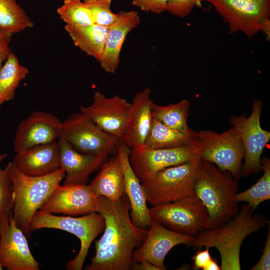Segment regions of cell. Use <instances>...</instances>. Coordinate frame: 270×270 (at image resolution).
I'll return each instance as SVG.
<instances>
[{
	"label": "cell",
	"mask_w": 270,
	"mask_h": 270,
	"mask_svg": "<svg viewBox=\"0 0 270 270\" xmlns=\"http://www.w3.org/2000/svg\"><path fill=\"white\" fill-rule=\"evenodd\" d=\"M57 12L65 26L84 27L94 24L91 12L84 0H64Z\"/></svg>",
	"instance_id": "f546056e"
},
{
	"label": "cell",
	"mask_w": 270,
	"mask_h": 270,
	"mask_svg": "<svg viewBox=\"0 0 270 270\" xmlns=\"http://www.w3.org/2000/svg\"><path fill=\"white\" fill-rule=\"evenodd\" d=\"M98 196L116 202L124 194V177L118 154L107 159L96 176L88 185Z\"/></svg>",
	"instance_id": "603a6c76"
},
{
	"label": "cell",
	"mask_w": 270,
	"mask_h": 270,
	"mask_svg": "<svg viewBox=\"0 0 270 270\" xmlns=\"http://www.w3.org/2000/svg\"><path fill=\"white\" fill-rule=\"evenodd\" d=\"M12 162L0 170V218L10 216L14 205V194L10 178Z\"/></svg>",
	"instance_id": "4dcf8cb0"
},
{
	"label": "cell",
	"mask_w": 270,
	"mask_h": 270,
	"mask_svg": "<svg viewBox=\"0 0 270 270\" xmlns=\"http://www.w3.org/2000/svg\"><path fill=\"white\" fill-rule=\"evenodd\" d=\"M131 102L118 95L107 97L98 90L93 94L92 102L81 106L80 112L100 128L120 142L125 130Z\"/></svg>",
	"instance_id": "4fadbf2b"
},
{
	"label": "cell",
	"mask_w": 270,
	"mask_h": 270,
	"mask_svg": "<svg viewBox=\"0 0 270 270\" xmlns=\"http://www.w3.org/2000/svg\"><path fill=\"white\" fill-rule=\"evenodd\" d=\"M200 160L198 158L164 168L142 183L148 203L155 206L194 196L195 178Z\"/></svg>",
	"instance_id": "8992f818"
},
{
	"label": "cell",
	"mask_w": 270,
	"mask_h": 270,
	"mask_svg": "<svg viewBox=\"0 0 270 270\" xmlns=\"http://www.w3.org/2000/svg\"><path fill=\"white\" fill-rule=\"evenodd\" d=\"M98 196L86 184H59L39 210L68 216L96 212Z\"/></svg>",
	"instance_id": "2e32d148"
},
{
	"label": "cell",
	"mask_w": 270,
	"mask_h": 270,
	"mask_svg": "<svg viewBox=\"0 0 270 270\" xmlns=\"http://www.w3.org/2000/svg\"><path fill=\"white\" fill-rule=\"evenodd\" d=\"M105 226L103 216L98 212L80 217L58 216L42 210L34 215L30 228L32 231L41 228H54L64 230L76 236L80 240V249L76 256L66 264L68 270H81L90 245L103 232Z\"/></svg>",
	"instance_id": "5b68a950"
},
{
	"label": "cell",
	"mask_w": 270,
	"mask_h": 270,
	"mask_svg": "<svg viewBox=\"0 0 270 270\" xmlns=\"http://www.w3.org/2000/svg\"><path fill=\"white\" fill-rule=\"evenodd\" d=\"M62 122L54 114L33 112L18 125L14 142L16 154L33 146L56 141L60 138Z\"/></svg>",
	"instance_id": "e0dca14e"
},
{
	"label": "cell",
	"mask_w": 270,
	"mask_h": 270,
	"mask_svg": "<svg viewBox=\"0 0 270 270\" xmlns=\"http://www.w3.org/2000/svg\"><path fill=\"white\" fill-rule=\"evenodd\" d=\"M10 41V36L0 32V68L12 52Z\"/></svg>",
	"instance_id": "8d00e7d4"
},
{
	"label": "cell",
	"mask_w": 270,
	"mask_h": 270,
	"mask_svg": "<svg viewBox=\"0 0 270 270\" xmlns=\"http://www.w3.org/2000/svg\"><path fill=\"white\" fill-rule=\"evenodd\" d=\"M210 248H206L204 250H199L192 258L194 261L192 270H203L212 258L210 253Z\"/></svg>",
	"instance_id": "d590c367"
},
{
	"label": "cell",
	"mask_w": 270,
	"mask_h": 270,
	"mask_svg": "<svg viewBox=\"0 0 270 270\" xmlns=\"http://www.w3.org/2000/svg\"><path fill=\"white\" fill-rule=\"evenodd\" d=\"M206 0H169L166 11L180 18L189 15L194 7H202V2Z\"/></svg>",
	"instance_id": "d6a6232c"
},
{
	"label": "cell",
	"mask_w": 270,
	"mask_h": 270,
	"mask_svg": "<svg viewBox=\"0 0 270 270\" xmlns=\"http://www.w3.org/2000/svg\"><path fill=\"white\" fill-rule=\"evenodd\" d=\"M117 14L116 20L108 27L104 53L98 62L102 68L111 74L119 66L120 52L128 35L140 22L137 12L121 10Z\"/></svg>",
	"instance_id": "ffe728a7"
},
{
	"label": "cell",
	"mask_w": 270,
	"mask_h": 270,
	"mask_svg": "<svg viewBox=\"0 0 270 270\" xmlns=\"http://www.w3.org/2000/svg\"><path fill=\"white\" fill-rule=\"evenodd\" d=\"M220 266L218 265L216 260L213 258L204 268L203 270H220Z\"/></svg>",
	"instance_id": "ab89813d"
},
{
	"label": "cell",
	"mask_w": 270,
	"mask_h": 270,
	"mask_svg": "<svg viewBox=\"0 0 270 270\" xmlns=\"http://www.w3.org/2000/svg\"><path fill=\"white\" fill-rule=\"evenodd\" d=\"M3 270V267L2 265V264H1V262H0V270Z\"/></svg>",
	"instance_id": "b9f144b4"
},
{
	"label": "cell",
	"mask_w": 270,
	"mask_h": 270,
	"mask_svg": "<svg viewBox=\"0 0 270 270\" xmlns=\"http://www.w3.org/2000/svg\"><path fill=\"white\" fill-rule=\"evenodd\" d=\"M90 10L94 24L109 27L118 18L111 10L112 0H84Z\"/></svg>",
	"instance_id": "1f68e13d"
},
{
	"label": "cell",
	"mask_w": 270,
	"mask_h": 270,
	"mask_svg": "<svg viewBox=\"0 0 270 270\" xmlns=\"http://www.w3.org/2000/svg\"><path fill=\"white\" fill-rule=\"evenodd\" d=\"M254 212L248 203L243 204L230 220L194 236L191 245L196 248L217 249L221 258L220 270H240V252L243 242L268 223L264 216L254 214Z\"/></svg>",
	"instance_id": "7a4b0ae2"
},
{
	"label": "cell",
	"mask_w": 270,
	"mask_h": 270,
	"mask_svg": "<svg viewBox=\"0 0 270 270\" xmlns=\"http://www.w3.org/2000/svg\"><path fill=\"white\" fill-rule=\"evenodd\" d=\"M169 0H132V4L142 10L160 14L166 11Z\"/></svg>",
	"instance_id": "836d02e7"
},
{
	"label": "cell",
	"mask_w": 270,
	"mask_h": 270,
	"mask_svg": "<svg viewBox=\"0 0 270 270\" xmlns=\"http://www.w3.org/2000/svg\"><path fill=\"white\" fill-rule=\"evenodd\" d=\"M202 144L196 138L178 148H152L144 145L130 148L129 160L141 183L152 180L160 170L200 158Z\"/></svg>",
	"instance_id": "52a82bcc"
},
{
	"label": "cell",
	"mask_w": 270,
	"mask_h": 270,
	"mask_svg": "<svg viewBox=\"0 0 270 270\" xmlns=\"http://www.w3.org/2000/svg\"><path fill=\"white\" fill-rule=\"evenodd\" d=\"M64 176V170L60 168L46 176H28L20 172L12 162L10 178L14 194L12 216L26 237L31 233L30 226L34 215L60 184Z\"/></svg>",
	"instance_id": "277c9868"
},
{
	"label": "cell",
	"mask_w": 270,
	"mask_h": 270,
	"mask_svg": "<svg viewBox=\"0 0 270 270\" xmlns=\"http://www.w3.org/2000/svg\"><path fill=\"white\" fill-rule=\"evenodd\" d=\"M250 270H270V228L267 234L262 254L259 260L250 268Z\"/></svg>",
	"instance_id": "e575fe53"
},
{
	"label": "cell",
	"mask_w": 270,
	"mask_h": 270,
	"mask_svg": "<svg viewBox=\"0 0 270 270\" xmlns=\"http://www.w3.org/2000/svg\"><path fill=\"white\" fill-rule=\"evenodd\" d=\"M130 148L121 142L116 146L124 174V192L130 202L132 222L138 228H146L152 220L144 188L130 162Z\"/></svg>",
	"instance_id": "ac0fdd59"
},
{
	"label": "cell",
	"mask_w": 270,
	"mask_h": 270,
	"mask_svg": "<svg viewBox=\"0 0 270 270\" xmlns=\"http://www.w3.org/2000/svg\"><path fill=\"white\" fill-rule=\"evenodd\" d=\"M151 90L146 88L134 96L128 114L124 132L120 142L130 148L144 145L149 132L154 102Z\"/></svg>",
	"instance_id": "44dd1931"
},
{
	"label": "cell",
	"mask_w": 270,
	"mask_h": 270,
	"mask_svg": "<svg viewBox=\"0 0 270 270\" xmlns=\"http://www.w3.org/2000/svg\"><path fill=\"white\" fill-rule=\"evenodd\" d=\"M226 22L229 33H244L251 39L260 31L262 20L270 17V0H206Z\"/></svg>",
	"instance_id": "7c38bea8"
},
{
	"label": "cell",
	"mask_w": 270,
	"mask_h": 270,
	"mask_svg": "<svg viewBox=\"0 0 270 270\" xmlns=\"http://www.w3.org/2000/svg\"><path fill=\"white\" fill-rule=\"evenodd\" d=\"M74 44L99 62L104 53L108 27L96 24L84 26H64Z\"/></svg>",
	"instance_id": "cb8c5ba5"
},
{
	"label": "cell",
	"mask_w": 270,
	"mask_h": 270,
	"mask_svg": "<svg viewBox=\"0 0 270 270\" xmlns=\"http://www.w3.org/2000/svg\"><path fill=\"white\" fill-rule=\"evenodd\" d=\"M150 212L152 220L166 228L192 236L206 229L209 218L206 208L196 195L152 206Z\"/></svg>",
	"instance_id": "9c48e42d"
},
{
	"label": "cell",
	"mask_w": 270,
	"mask_h": 270,
	"mask_svg": "<svg viewBox=\"0 0 270 270\" xmlns=\"http://www.w3.org/2000/svg\"><path fill=\"white\" fill-rule=\"evenodd\" d=\"M8 154H0V170L2 169L0 167V163L7 157Z\"/></svg>",
	"instance_id": "60d3db41"
},
{
	"label": "cell",
	"mask_w": 270,
	"mask_h": 270,
	"mask_svg": "<svg viewBox=\"0 0 270 270\" xmlns=\"http://www.w3.org/2000/svg\"><path fill=\"white\" fill-rule=\"evenodd\" d=\"M0 260L8 270H39L40 264L30 250L26 236L12 214L0 218Z\"/></svg>",
	"instance_id": "5bb4252c"
},
{
	"label": "cell",
	"mask_w": 270,
	"mask_h": 270,
	"mask_svg": "<svg viewBox=\"0 0 270 270\" xmlns=\"http://www.w3.org/2000/svg\"><path fill=\"white\" fill-rule=\"evenodd\" d=\"M29 72V70L21 64L16 56L11 52L0 68V106L14 99L16 88Z\"/></svg>",
	"instance_id": "484cf974"
},
{
	"label": "cell",
	"mask_w": 270,
	"mask_h": 270,
	"mask_svg": "<svg viewBox=\"0 0 270 270\" xmlns=\"http://www.w3.org/2000/svg\"><path fill=\"white\" fill-rule=\"evenodd\" d=\"M60 168L65 173L64 184H86L91 174L101 167L108 154L88 155L74 150L64 140L59 138Z\"/></svg>",
	"instance_id": "d6986e66"
},
{
	"label": "cell",
	"mask_w": 270,
	"mask_h": 270,
	"mask_svg": "<svg viewBox=\"0 0 270 270\" xmlns=\"http://www.w3.org/2000/svg\"><path fill=\"white\" fill-rule=\"evenodd\" d=\"M196 138V132L186 134L171 128L152 116L150 129L144 145L152 148H168L182 146Z\"/></svg>",
	"instance_id": "d4e9b609"
},
{
	"label": "cell",
	"mask_w": 270,
	"mask_h": 270,
	"mask_svg": "<svg viewBox=\"0 0 270 270\" xmlns=\"http://www.w3.org/2000/svg\"><path fill=\"white\" fill-rule=\"evenodd\" d=\"M260 31L262 32L266 36L267 42L270 40V17L264 18L261 24Z\"/></svg>",
	"instance_id": "f35d334b"
},
{
	"label": "cell",
	"mask_w": 270,
	"mask_h": 270,
	"mask_svg": "<svg viewBox=\"0 0 270 270\" xmlns=\"http://www.w3.org/2000/svg\"><path fill=\"white\" fill-rule=\"evenodd\" d=\"M34 24L18 0H0V32L10 36Z\"/></svg>",
	"instance_id": "83f0119b"
},
{
	"label": "cell",
	"mask_w": 270,
	"mask_h": 270,
	"mask_svg": "<svg viewBox=\"0 0 270 270\" xmlns=\"http://www.w3.org/2000/svg\"><path fill=\"white\" fill-rule=\"evenodd\" d=\"M239 190L238 181L229 172H222L214 164L201 158L194 191L208 214L206 229L224 224L238 212L235 196Z\"/></svg>",
	"instance_id": "3957f363"
},
{
	"label": "cell",
	"mask_w": 270,
	"mask_h": 270,
	"mask_svg": "<svg viewBox=\"0 0 270 270\" xmlns=\"http://www.w3.org/2000/svg\"><path fill=\"white\" fill-rule=\"evenodd\" d=\"M60 138L78 152L94 156L109 155L120 142L81 112L72 114L62 122Z\"/></svg>",
	"instance_id": "8fae6325"
},
{
	"label": "cell",
	"mask_w": 270,
	"mask_h": 270,
	"mask_svg": "<svg viewBox=\"0 0 270 270\" xmlns=\"http://www.w3.org/2000/svg\"><path fill=\"white\" fill-rule=\"evenodd\" d=\"M23 174L40 176L60 168V148L58 141L40 144L16 154L12 162Z\"/></svg>",
	"instance_id": "7402d4cb"
},
{
	"label": "cell",
	"mask_w": 270,
	"mask_h": 270,
	"mask_svg": "<svg viewBox=\"0 0 270 270\" xmlns=\"http://www.w3.org/2000/svg\"><path fill=\"white\" fill-rule=\"evenodd\" d=\"M194 238L192 236L172 230L152 220L146 238L134 251L132 261L146 260L160 270H166L164 262L170 251L179 244L191 245Z\"/></svg>",
	"instance_id": "9a60e30c"
},
{
	"label": "cell",
	"mask_w": 270,
	"mask_h": 270,
	"mask_svg": "<svg viewBox=\"0 0 270 270\" xmlns=\"http://www.w3.org/2000/svg\"><path fill=\"white\" fill-rule=\"evenodd\" d=\"M202 144L200 158L215 164L222 172H229L236 180L242 176L244 150L234 126L218 134L210 130L196 132Z\"/></svg>",
	"instance_id": "ba28073f"
},
{
	"label": "cell",
	"mask_w": 270,
	"mask_h": 270,
	"mask_svg": "<svg viewBox=\"0 0 270 270\" xmlns=\"http://www.w3.org/2000/svg\"><path fill=\"white\" fill-rule=\"evenodd\" d=\"M130 269L134 270H160L158 268L146 260L138 262L132 261Z\"/></svg>",
	"instance_id": "74e56055"
},
{
	"label": "cell",
	"mask_w": 270,
	"mask_h": 270,
	"mask_svg": "<svg viewBox=\"0 0 270 270\" xmlns=\"http://www.w3.org/2000/svg\"><path fill=\"white\" fill-rule=\"evenodd\" d=\"M262 107L260 100H254L248 117L232 115L229 122L240 136L244 150L242 176L247 177L262 171L261 156L270 140V132L262 128L260 118Z\"/></svg>",
	"instance_id": "30bf717a"
},
{
	"label": "cell",
	"mask_w": 270,
	"mask_h": 270,
	"mask_svg": "<svg viewBox=\"0 0 270 270\" xmlns=\"http://www.w3.org/2000/svg\"><path fill=\"white\" fill-rule=\"evenodd\" d=\"M130 204L124 194L116 202L98 196L96 212L104 217V233L94 242L96 254L87 270H129L135 248L146 237L148 230L135 226L130 218Z\"/></svg>",
	"instance_id": "6da1fadb"
},
{
	"label": "cell",
	"mask_w": 270,
	"mask_h": 270,
	"mask_svg": "<svg viewBox=\"0 0 270 270\" xmlns=\"http://www.w3.org/2000/svg\"><path fill=\"white\" fill-rule=\"evenodd\" d=\"M261 164L264 172L262 177L250 188L235 196L237 203L246 202L254 211L261 202L270 199V160L263 157Z\"/></svg>",
	"instance_id": "f1b7e54d"
},
{
	"label": "cell",
	"mask_w": 270,
	"mask_h": 270,
	"mask_svg": "<svg viewBox=\"0 0 270 270\" xmlns=\"http://www.w3.org/2000/svg\"><path fill=\"white\" fill-rule=\"evenodd\" d=\"M190 106V102L187 99L167 106H160L154 102L152 109V116L171 128L192 134L196 131L188 124Z\"/></svg>",
	"instance_id": "4316f807"
}]
</instances>
